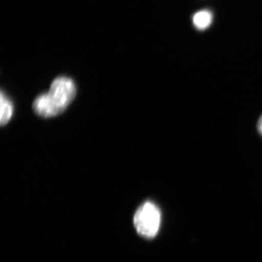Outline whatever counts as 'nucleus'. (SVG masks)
<instances>
[{
  "instance_id": "obj_2",
  "label": "nucleus",
  "mask_w": 262,
  "mask_h": 262,
  "mask_svg": "<svg viewBox=\"0 0 262 262\" xmlns=\"http://www.w3.org/2000/svg\"><path fill=\"white\" fill-rule=\"evenodd\" d=\"M161 213L158 207L151 202L141 205L134 215V225L137 232L144 237H154L159 231Z\"/></svg>"
},
{
  "instance_id": "obj_3",
  "label": "nucleus",
  "mask_w": 262,
  "mask_h": 262,
  "mask_svg": "<svg viewBox=\"0 0 262 262\" xmlns=\"http://www.w3.org/2000/svg\"><path fill=\"white\" fill-rule=\"evenodd\" d=\"M1 119L0 122L2 125H6L10 121L12 116H13V103L10 101V98L8 97L2 91L1 92Z\"/></svg>"
},
{
  "instance_id": "obj_5",
  "label": "nucleus",
  "mask_w": 262,
  "mask_h": 262,
  "mask_svg": "<svg viewBox=\"0 0 262 262\" xmlns=\"http://www.w3.org/2000/svg\"><path fill=\"white\" fill-rule=\"evenodd\" d=\"M257 127L258 132H259L260 134L262 136V116L260 117L259 120H258Z\"/></svg>"
},
{
  "instance_id": "obj_4",
  "label": "nucleus",
  "mask_w": 262,
  "mask_h": 262,
  "mask_svg": "<svg viewBox=\"0 0 262 262\" xmlns=\"http://www.w3.org/2000/svg\"><path fill=\"white\" fill-rule=\"evenodd\" d=\"M213 15L208 10H202L198 12L193 17V24L196 29L204 30L211 25Z\"/></svg>"
},
{
  "instance_id": "obj_1",
  "label": "nucleus",
  "mask_w": 262,
  "mask_h": 262,
  "mask_svg": "<svg viewBox=\"0 0 262 262\" xmlns=\"http://www.w3.org/2000/svg\"><path fill=\"white\" fill-rule=\"evenodd\" d=\"M77 93L75 82L70 77H58L52 82L49 91L39 95L33 103L34 113L42 117L57 116L65 111Z\"/></svg>"
}]
</instances>
